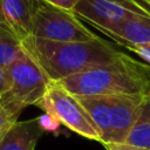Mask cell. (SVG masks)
<instances>
[{"label":"cell","mask_w":150,"mask_h":150,"mask_svg":"<svg viewBox=\"0 0 150 150\" xmlns=\"http://www.w3.org/2000/svg\"><path fill=\"white\" fill-rule=\"evenodd\" d=\"M21 45L52 81L63 80L89 68L120 62L127 55L101 38L84 42H53L29 35Z\"/></svg>","instance_id":"obj_1"},{"label":"cell","mask_w":150,"mask_h":150,"mask_svg":"<svg viewBox=\"0 0 150 150\" xmlns=\"http://www.w3.org/2000/svg\"><path fill=\"white\" fill-rule=\"evenodd\" d=\"M127 49L134 52L137 54L142 60L145 61V63L150 64V42L145 43H134V45H125Z\"/></svg>","instance_id":"obj_13"},{"label":"cell","mask_w":150,"mask_h":150,"mask_svg":"<svg viewBox=\"0 0 150 150\" xmlns=\"http://www.w3.org/2000/svg\"><path fill=\"white\" fill-rule=\"evenodd\" d=\"M48 5H52L54 7H57V8H61V9H64V11H69V12H73L74 8L79 5V2L81 0H41Z\"/></svg>","instance_id":"obj_14"},{"label":"cell","mask_w":150,"mask_h":150,"mask_svg":"<svg viewBox=\"0 0 150 150\" xmlns=\"http://www.w3.org/2000/svg\"><path fill=\"white\" fill-rule=\"evenodd\" d=\"M38 107H40L52 120L63 124L75 134L100 142L98 131L90 116L80 103L77 96L69 93L59 82H50Z\"/></svg>","instance_id":"obj_6"},{"label":"cell","mask_w":150,"mask_h":150,"mask_svg":"<svg viewBox=\"0 0 150 150\" xmlns=\"http://www.w3.org/2000/svg\"><path fill=\"white\" fill-rule=\"evenodd\" d=\"M121 46L150 42V20L131 19L114 27L98 29Z\"/></svg>","instance_id":"obj_10"},{"label":"cell","mask_w":150,"mask_h":150,"mask_svg":"<svg viewBox=\"0 0 150 150\" xmlns=\"http://www.w3.org/2000/svg\"><path fill=\"white\" fill-rule=\"evenodd\" d=\"M6 89V70L5 68L0 67V96Z\"/></svg>","instance_id":"obj_16"},{"label":"cell","mask_w":150,"mask_h":150,"mask_svg":"<svg viewBox=\"0 0 150 150\" xmlns=\"http://www.w3.org/2000/svg\"><path fill=\"white\" fill-rule=\"evenodd\" d=\"M124 143L150 149V93L145 96L138 116Z\"/></svg>","instance_id":"obj_11"},{"label":"cell","mask_w":150,"mask_h":150,"mask_svg":"<svg viewBox=\"0 0 150 150\" xmlns=\"http://www.w3.org/2000/svg\"><path fill=\"white\" fill-rule=\"evenodd\" d=\"M46 129L41 117L13 123L0 141V150H34Z\"/></svg>","instance_id":"obj_9"},{"label":"cell","mask_w":150,"mask_h":150,"mask_svg":"<svg viewBox=\"0 0 150 150\" xmlns=\"http://www.w3.org/2000/svg\"><path fill=\"white\" fill-rule=\"evenodd\" d=\"M73 13L96 29L110 28L125 20H150V7L139 0H81Z\"/></svg>","instance_id":"obj_7"},{"label":"cell","mask_w":150,"mask_h":150,"mask_svg":"<svg viewBox=\"0 0 150 150\" xmlns=\"http://www.w3.org/2000/svg\"><path fill=\"white\" fill-rule=\"evenodd\" d=\"M148 94H109L77 96L93 123L100 142L124 143ZM76 96V95H75Z\"/></svg>","instance_id":"obj_3"},{"label":"cell","mask_w":150,"mask_h":150,"mask_svg":"<svg viewBox=\"0 0 150 150\" xmlns=\"http://www.w3.org/2000/svg\"><path fill=\"white\" fill-rule=\"evenodd\" d=\"M56 82L76 96L150 93L145 62L128 54L120 62L89 68Z\"/></svg>","instance_id":"obj_2"},{"label":"cell","mask_w":150,"mask_h":150,"mask_svg":"<svg viewBox=\"0 0 150 150\" xmlns=\"http://www.w3.org/2000/svg\"><path fill=\"white\" fill-rule=\"evenodd\" d=\"M104 148L105 150H150V149L131 145L128 143H109V144H104Z\"/></svg>","instance_id":"obj_15"},{"label":"cell","mask_w":150,"mask_h":150,"mask_svg":"<svg viewBox=\"0 0 150 150\" xmlns=\"http://www.w3.org/2000/svg\"><path fill=\"white\" fill-rule=\"evenodd\" d=\"M6 89L0 96V108L18 120L28 105H38L52 80L23 50L5 68Z\"/></svg>","instance_id":"obj_4"},{"label":"cell","mask_w":150,"mask_h":150,"mask_svg":"<svg viewBox=\"0 0 150 150\" xmlns=\"http://www.w3.org/2000/svg\"><path fill=\"white\" fill-rule=\"evenodd\" d=\"M40 0H0V25L20 42L30 35L32 20Z\"/></svg>","instance_id":"obj_8"},{"label":"cell","mask_w":150,"mask_h":150,"mask_svg":"<svg viewBox=\"0 0 150 150\" xmlns=\"http://www.w3.org/2000/svg\"><path fill=\"white\" fill-rule=\"evenodd\" d=\"M30 35L53 42H84L100 38L87 28L73 12L41 0L32 20Z\"/></svg>","instance_id":"obj_5"},{"label":"cell","mask_w":150,"mask_h":150,"mask_svg":"<svg viewBox=\"0 0 150 150\" xmlns=\"http://www.w3.org/2000/svg\"><path fill=\"white\" fill-rule=\"evenodd\" d=\"M142 1H143L144 4H146L148 7H150V0H142Z\"/></svg>","instance_id":"obj_19"},{"label":"cell","mask_w":150,"mask_h":150,"mask_svg":"<svg viewBox=\"0 0 150 150\" xmlns=\"http://www.w3.org/2000/svg\"><path fill=\"white\" fill-rule=\"evenodd\" d=\"M22 52L21 42L0 25V67H8Z\"/></svg>","instance_id":"obj_12"},{"label":"cell","mask_w":150,"mask_h":150,"mask_svg":"<svg viewBox=\"0 0 150 150\" xmlns=\"http://www.w3.org/2000/svg\"><path fill=\"white\" fill-rule=\"evenodd\" d=\"M145 70H146V74H148V77H149V81H150V64L145 63Z\"/></svg>","instance_id":"obj_18"},{"label":"cell","mask_w":150,"mask_h":150,"mask_svg":"<svg viewBox=\"0 0 150 150\" xmlns=\"http://www.w3.org/2000/svg\"><path fill=\"white\" fill-rule=\"evenodd\" d=\"M7 129H8V128H4V129H0V141H1V138L4 137V135L6 134Z\"/></svg>","instance_id":"obj_17"}]
</instances>
